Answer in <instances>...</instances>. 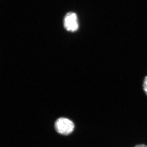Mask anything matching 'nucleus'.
<instances>
[{
	"mask_svg": "<svg viewBox=\"0 0 147 147\" xmlns=\"http://www.w3.org/2000/svg\"><path fill=\"white\" fill-rule=\"evenodd\" d=\"M143 86H144V91L147 95V76L145 77Z\"/></svg>",
	"mask_w": 147,
	"mask_h": 147,
	"instance_id": "nucleus-3",
	"label": "nucleus"
},
{
	"mask_svg": "<svg viewBox=\"0 0 147 147\" xmlns=\"http://www.w3.org/2000/svg\"><path fill=\"white\" fill-rule=\"evenodd\" d=\"M134 147H147V146L146 145L143 144H142L136 145V146H135Z\"/></svg>",
	"mask_w": 147,
	"mask_h": 147,
	"instance_id": "nucleus-4",
	"label": "nucleus"
},
{
	"mask_svg": "<svg viewBox=\"0 0 147 147\" xmlns=\"http://www.w3.org/2000/svg\"><path fill=\"white\" fill-rule=\"evenodd\" d=\"M64 26L68 31L74 32L78 30L79 22L76 13L69 12L66 14L64 19Z\"/></svg>",
	"mask_w": 147,
	"mask_h": 147,
	"instance_id": "nucleus-2",
	"label": "nucleus"
},
{
	"mask_svg": "<svg viewBox=\"0 0 147 147\" xmlns=\"http://www.w3.org/2000/svg\"><path fill=\"white\" fill-rule=\"evenodd\" d=\"M56 131L59 134L68 135L73 131L74 124L72 121L65 118H60L56 121L55 123Z\"/></svg>",
	"mask_w": 147,
	"mask_h": 147,
	"instance_id": "nucleus-1",
	"label": "nucleus"
}]
</instances>
